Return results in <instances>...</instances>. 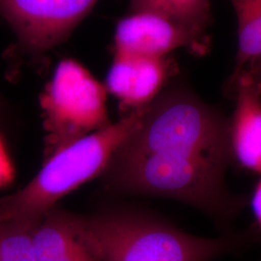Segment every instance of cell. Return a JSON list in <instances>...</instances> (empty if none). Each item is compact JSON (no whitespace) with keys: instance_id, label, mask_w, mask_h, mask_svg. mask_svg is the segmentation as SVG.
<instances>
[{"instance_id":"7","label":"cell","mask_w":261,"mask_h":261,"mask_svg":"<svg viewBox=\"0 0 261 261\" xmlns=\"http://www.w3.org/2000/svg\"><path fill=\"white\" fill-rule=\"evenodd\" d=\"M224 88L235 101L228 124L231 155L242 168L261 174V59L230 75Z\"/></svg>"},{"instance_id":"14","label":"cell","mask_w":261,"mask_h":261,"mask_svg":"<svg viewBox=\"0 0 261 261\" xmlns=\"http://www.w3.org/2000/svg\"><path fill=\"white\" fill-rule=\"evenodd\" d=\"M251 204H252V212L261 231V178L254 188Z\"/></svg>"},{"instance_id":"6","label":"cell","mask_w":261,"mask_h":261,"mask_svg":"<svg viewBox=\"0 0 261 261\" xmlns=\"http://www.w3.org/2000/svg\"><path fill=\"white\" fill-rule=\"evenodd\" d=\"M210 47V36L151 13H130L118 22L114 36V54L124 56L162 57L186 48L195 56H202Z\"/></svg>"},{"instance_id":"15","label":"cell","mask_w":261,"mask_h":261,"mask_svg":"<svg viewBox=\"0 0 261 261\" xmlns=\"http://www.w3.org/2000/svg\"><path fill=\"white\" fill-rule=\"evenodd\" d=\"M2 110H3V102H2V99H1V97H0V114H1V112H2Z\"/></svg>"},{"instance_id":"4","label":"cell","mask_w":261,"mask_h":261,"mask_svg":"<svg viewBox=\"0 0 261 261\" xmlns=\"http://www.w3.org/2000/svg\"><path fill=\"white\" fill-rule=\"evenodd\" d=\"M46 160L76 140L111 125L107 89L74 59H64L40 96Z\"/></svg>"},{"instance_id":"1","label":"cell","mask_w":261,"mask_h":261,"mask_svg":"<svg viewBox=\"0 0 261 261\" xmlns=\"http://www.w3.org/2000/svg\"><path fill=\"white\" fill-rule=\"evenodd\" d=\"M229 119L184 86L164 90L142 109L135 130L103 173L117 191L161 196L229 218L242 206L224 186L232 158Z\"/></svg>"},{"instance_id":"11","label":"cell","mask_w":261,"mask_h":261,"mask_svg":"<svg viewBox=\"0 0 261 261\" xmlns=\"http://www.w3.org/2000/svg\"><path fill=\"white\" fill-rule=\"evenodd\" d=\"M237 18L238 47L233 73L261 59V0H230Z\"/></svg>"},{"instance_id":"2","label":"cell","mask_w":261,"mask_h":261,"mask_svg":"<svg viewBox=\"0 0 261 261\" xmlns=\"http://www.w3.org/2000/svg\"><path fill=\"white\" fill-rule=\"evenodd\" d=\"M76 223L98 261H211L242 244L230 236L197 237L158 218L129 210L76 215Z\"/></svg>"},{"instance_id":"10","label":"cell","mask_w":261,"mask_h":261,"mask_svg":"<svg viewBox=\"0 0 261 261\" xmlns=\"http://www.w3.org/2000/svg\"><path fill=\"white\" fill-rule=\"evenodd\" d=\"M130 13L159 15L209 36L212 23L210 0H130Z\"/></svg>"},{"instance_id":"5","label":"cell","mask_w":261,"mask_h":261,"mask_svg":"<svg viewBox=\"0 0 261 261\" xmlns=\"http://www.w3.org/2000/svg\"><path fill=\"white\" fill-rule=\"evenodd\" d=\"M98 1L0 0V18L17 39L10 58H35L63 43Z\"/></svg>"},{"instance_id":"13","label":"cell","mask_w":261,"mask_h":261,"mask_svg":"<svg viewBox=\"0 0 261 261\" xmlns=\"http://www.w3.org/2000/svg\"><path fill=\"white\" fill-rule=\"evenodd\" d=\"M15 177V168L5 143L0 136V189L9 186Z\"/></svg>"},{"instance_id":"8","label":"cell","mask_w":261,"mask_h":261,"mask_svg":"<svg viewBox=\"0 0 261 261\" xmlns=\"http://www.w3.org/2000/svg\"><path fill=\"white\" fill-rule=\"evenodd\" d=\"M178 73L171 57L115 55L107 76L106 89L128 113L152 103L168 81Z\"/></svg>"},{"instance_id":"3","label":"cell","mask_w":261,"mask_h":261,"mask_svg":"<svg viewBox=\"0 0 261 261\" xmlns=\"http://www.w3.org/2000/svg\"><path fill=\"white\" fill-rule=\"evenodd\" d=\"M142 109L127 113L120 121L76 140L47 159L27 186L0 198V217L40 223L59 199L105 172L115 151L137 127Z\"/></svg>"},{"instance_id":"12","label":"cell","mask_w":261,"mask_h":261,"mask_svg":"<svg viewBox=\"0 0 261 261\" xmlns=\"http://www.w3.org/2000/svg\"><path fill=\"white\" fill-rule=\"evenodd\" d=\"M38 224L0 217V261H36L33 233Z\"/></svg>"},{"instance_id":"9","label":"cell","mask_w":261,"mask_h":261,"mask_svg":"<svg viewBox=\"0 0 261 261\" xmlns=\"http://www.w3.org/2000/svg\"><path fill=\"white\" fill-rule=\"evenodd\" d=\"M36 261H98L80 233L76 215L48 210L33 233Z\"/></svg>"}]
</instances>
